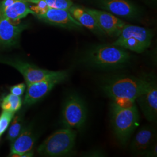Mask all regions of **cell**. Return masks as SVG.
Segmentation results:
<instances>
[{"mask_svg":"<svg viewBox=\"0 0 157 157\" xmlns=\"http://www.w3.org/2000/svg\"><path fill=\"white\" fill-rule=\"evenodd\" d=\"M34 16L44 22L63 28L78 30L83 28L67 10L47 8L35 11Z\"/></svg>","mask_w":157,"mask_h":157,"instance_id":"9","label":"cell"},{"mask_svg":"<svg viewBox=\"0 0 157 157\" xmlns=\"http://www.w3.org/2000/svg\"><path fill=\"white\" fill-rule=\"evenodd\" d=\"M150 78L149 76L117 75L105 80L102 84V89L113 102L122 105H128L135 102L146 89Z\"/></svg>","mask_w":157,"mask_h":157,"instance_id":"1","label":"cell"},{"mask_svg":"<svg viewBox=\"0 0 157 157\" xmlns=\"http://www.w3.org/2000/svg\"><path fill=\"white\" fill-rule=\"evenodd\" d=\"M111 121L115 137L121 144L125 145L139 122V113L135 102L122 105L113 102Z\"/></svg>","mask_w":157,"mask_h":157,"instance_id":"2","label":"cell"},{"mask_svg":"<svg viewBox=\"0 0 157 157\" xmlns=\"http://www.w3.org/2000/svg\"><path fill=\"white\" fill-rule=\"evenodd\" d=\"M36 136L30 125L23 128L19 135L12 142L10 157H32V152L36 141Z\"/></svg>","mask_w":157,"mask_h":157,"instance_id":"13","label":"cell"},{"mask_svg":"<svg viewBox=\"0 0 157 157\" xmlns=\"http://www.w3.org/2000/svg\"><path fill=\"white\" fill-rule=\"evenodd\" d=\"M153 34L148 29L132 25H125L112 45L142 53L151 44Z\"/></svg>","mask_w":157,"mask_h":157,"instance_id":"5","label":"cell"},{"mask_svg":"<svg viewBox=\"0 0 157 157\" xmlns=\"http://www.w3.org/2000/svg\"><path fill=\"white\" fill-rule=\"evenodd\" d=\"M130 55L125 49L112 45H99L86 54L85 61L90 66L104 69H118L126 66Z\"/></svg>","mask_w":157,"mask_h":157,"instance_id":"3","label":"cell"},{"mask_svg":"<svg viewBox=\"0 0 157 157\" xmlns=\"http://www.w3.org/2000/svg\"><path fill=\"white\" fill-rule=\"evenodd\" d=\"M87 118V109L84 101L77 94L70 95L64 103L62 123L65 128L80 130L83 128Z\"/></svg>","mask_w":157,"mask_h":157,"instance_id":"6","label":"cell"},{"mask_svg":"<svg viewBox=\"0 0 157 157\" xmlns=\"http://www.w3.org/2000/svg\"><path fill=\"white\" fill-rule=\"evenodd\" d=\"M136 101L148 121L153 122L157 119V84L154 78H150L146 89L137 97Z\"/></svg>","mask_w":157,"mask_h":157,"instance_id":"11","label":"cell"},{"mask_svg":"<svg viewBox=\"0 0 157 157\" xmlns=\"http://www.w3.org/2000/svg\"><path fill=\"white\" fill-rule=\"evenodd\" d=\"M0 63H5L15 68L22 75L27 85L50 78L58 72V71L40 68L33 63L17 58L0 56Z\"/></svg>","mask_w":157,"mask_h":157,"instance_id":"8","label":"cell"},{"mask_svg":"<svg viewBox=\"0 0 157 157\" xmlns=\"http://www.w3.org/2000/svg\"><path fill=\"white\" fill-rule=\"evenodd\" d=\"M76 136L75 129L64 128L57 130L40 145L37 152L46 157L67 155L73 150Z\"/></svg>","mask_w":157,"mask_h":157,"instance_id":"4","label":"cell"},{"mask_svg":"<svg viewBox=\"0 0 157 157\" xmlns=\"http://www.w3.org/2000/svg\"><path fill=\"white\" fill-rule=\"evenodd\" d=\"M25 0H0V19L17 21L35 12Z\"/></svg>","mask_w":157,"mask_h":157,"instance_id":"14","label":"cell"},{"mask_svg":"<svg viewBox=\"0 0 157 157\" xmlns=\"http://www.w3.org/2000/svg\"><path fill=\"white\" fill-rule=\"evenodd\" d=\"M71 15L82 25L94 33L102 35L105 34L98 26L93 17L84 10L83 8L73 4L68 10Z\"/></svg>","mask_w":157,"mask_h":157,"instance_id":"17","label":"cell"},{"mask_svg":"<svg viewBox=\"0 0 157 157\" xmlns=\"http://www.w3.org/2000/svg\"><path fill=\"white\" fill-rule=\"evenodd\" d=\"M14 113L2 110L0 114V137L8 129L12 119L14 117Z\"/></svg>","mask_w":157,"mask_h":157,"instance_id":"21","label":"cell"},{"mask_svg":"<svg viewBox=\"0 0 157 157\" xmlns=\"http://www.w3.org/2000/svg\"><path fill=\"white\" fill-rule=\"evenodd\" d=\"M13 22L6 19H0V50L18 47L21 34L28 28L27 23Z\"/></svg>","mask_w":157,"mask_h":157,"instance_id":"10","label":"cell"},{"mask_svg":"<svg viewBox=\"0 0 157 157\" xmlns=\"http://www.w3.org/2000/svg\"><path fill=\"white\" fill-rule=\"evenodd\" d=\"M23 121L22 117L19 114L16 115L12 120L11 124L8 130L6 135V139L12 142L21 133L22 130Z\"/></svg>","mask_w":157,"mask_h":157,"instance_id":"20","label":"cell"},{"mask_svg":"<svg viewBox=\"0 0 157 157\" xmlns=\"http://www.w3.org/2000/svg\"><path fill=\"white\" fill-rule=\"evenodd\" d=\"M29 4L36 5L34 8H32L34 11L43 10L47 8H58L69 10L73 6L72 0H25Z\"/></svg>","mask_w":157,"mask_h":157,"instance_id":"18","label":"cell"},{"mask_svg":"<svg viewBox=\"0 0 157 157\" xmlns=\"http://www.w3.org/2000/svg\"><path fill=\"white\" fill-rule=\"evenodd\" d=\"M155 130L151 126H144L135 135L130 144V150L136 155H144L155 142Z\"/></svg>","mask_w":157,"mask_h":157,"instance_id":"16","label":"cell"},{"mask_svg":"<svg viewBox=\"0 0 157 157\" xmlns=\"http://www.w3.org/2000/svg\"><path fill=\"white\" fill-rule=\"evenodd\" d=\"M99 6L105 11L122 17L133 18L139 13L137 8L128 0H100Z\"/></svg>","mask_w":157,"mask_h":157,"instance_id":"15","label":"cell"},{"mask_svg":"<svg viewBox=\"0 0 157 157\" xmlns=\"http://www.w3.org/2000/svg\"><path fill=\"white\" fill-rule=\"evenodd\" d=\"M69 73L67 71H58L56 75L50 78L27 85V89L23 101L24 105H32L47 95L56 84L67 80Z\"/></svg>","mask_w":157,"mask_h":157,"instance_id":"7","label":"cell"},{"mask_svg":"<svg viewBox=\"0 0 157 157\" xmlns=\"http://www.w3.org/2000/svg\"><path fill=\"white\" fill-rule=\"evenodd\" d=\"M22 105V100L20 96L11 93L4 96L0 100V107L2 110L15 113Z\"/></svg>","mask_w":157,"mask_h":157,"instance_id":"19","label":"cell"},{"mask_svg":"<svg viewBox=\"0 0 157 157\" xmlns=\"http://www.w3.org/2000/svg\"><path fill=\"white\" fill-rule=\"evenodd\" d=\"M153 1H155V0H153Z\"/></svg>","mask_w":157,"mask_h":157,"instance_id":"24","label":"cell"},{"mask_svg":"<svg viewBox=\"0 0 157 157\" xmlns=\"http://www.w3.org/2000/svg\"><path fill=\"white\" fill-rule=\"evenodd\" d=\"M83 8L93 17L104 34L109 36L118 37L126 25L122 20L108 12L89 8Z\"/></svg>","mask_w":157,"mask_h":157,"instance_id":"12","label":"cell"},{"mask_svg":"<svg viewBox=\"0 0 157 157\" xmlns=\"http://www.w3.org/2000/svg\"><path fill=\"white\" fill-rule=\"evenodd\" d=\"M25 89H26V85L24 83H20V84L12 86L10 87V90L11 91V93L12 94L21 97L24 93Z\"/></svg>","mask_w":157,"mask_h":157,"instance_id":"22","label":"cell"},{"mask_svg":"<svg viewBox=\"0 0 157 157\" xmlns=\"http://www.w3.org/2000/svg\"><path fill=\"white\" fill-rule=\"evenodd\" d=\"M144 156L154 157L157 156V145L156 142L154 143L147 151Z\"/></svg>","mask_w":157,"mask_h":157,"instance_id":"23","label":"cell"}]
</instances>
